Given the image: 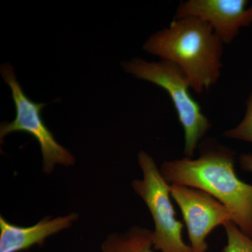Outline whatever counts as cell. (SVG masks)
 Segmentation results:
<instances>
[{
    "label": "cell",
    "instance_id": "9c48e42d",
    "mask_svg": "<svg viewBox=\"0 0 252 252\" xmlns=\"http://www.w3.org/2000/svg\"><path fill=\"white\" fill-rule=\"evenodd\" d=\"M152 233L132 226L122 233H109L101 244V252H154Z\"/></svg>",
    "mask_w": 252,
    "mask_h": 252
},
{
    "label": "cell",
    "instance_id": "8992f818",
    "mask_svg": "<svg viewBox=\"0 0 252 252\" xmlns=\"http://www.w3.org/2000/svg\"><path fill=\"white\" fill-rule=\"evenodd\" d=\"M170 193L183 215L192 252H207L209 234L218 225L233 221L230 210L200 189L172 185Z\"/></svg>",
    "mask_w": 252,
    "mask_h": 252
},
{
    "label": "cell",
    "instance_id": "30bf717a",
    "mask_svg": "<svg viewBox=\"0 0 252 252\" xmlns=\"http://www.w3.org/2000/svg\"><path fill=\"white\" fill-rule=\"evenodd\" d=\"M223 226L227 243L222 252H252V239L243 233L233 220L227 222Z\"/></svg>",
    "mask_w": 252,
    "mask_h": 252
},
{
    "label": "cell",
    "instance_id": "5b68a950",
    "mask_svg": "<svg viewBox=\"0 0 252 252\" xmlns=\"http://www.w3.org/2000/svg\"><path fill=\"white\" fill-rule=\"evenodd\" d=\"M5 82L9 85L16 107V118L11 122H2L0 126L1 144L4 137L11 132H23L34 137L40 146L42 154L44 173L49 175L54 172L56 165L72 166L75 158L69 150L64 148L55 139L52 132L44 124L41 112L45 103L33 102L23 92L16 79L14 68L10 64H4L0 69Z\"/></svg>",
    "mask_w": 252,
    "mask_h": 252
},
{
    "label": "cell",
    "instance_id": "7a4b0ae2",
    "mask_svg": "<svg viewBox=\"0 0 252 252\" xmlns=\"http://www.w3.org/2000/svg\"><path fill=\"white\" fill-rule=\"evenodd\" d=\"M224 45L205 21L185 17L174 18L168 27L151 36L143 49L180 67L192 90L201 94L220 79Z\"/></svg>",
    "mask_w": 252,
    "mask_h": 252
},
{
    "label": "cell",
    "instance_id": "277c9868",
    "mask_svg": "<svg viewBox=\"0 0 252 252\" xmlns=\"http://www.w3.org/2000/svg\"><path fill=\"white\" fill-rule=\"evenodd\" d=\"M142 180L132 181L134 191L148 207L154 223L152 241L160 252H192L182 238L184 224L176 219L170 200V185L162 177L152 157L144 151L138 154Z\"/></svg>",
    "mask_w": 252,
    "mask_h": 252
},
{
    "label": "cell",
    "instance_id": "52a82bcc",
    "mask_svg": "<svg viewBox=\"0 0 252 252\" xmlns=\"http://www.w3.org/2000/svg\"><path fill=\"white\" fill-rule=\"evenodd\" d=\"M247 0H187L174 18H198L211 27L224 44L234 41L240 29L252 23V5Z\"/></svg>",
    "mask_w": 252,
    "mask_h": 252
},
{
    "label": "cell",
    "instance_id": "ba28073f",
    "mask_svg": "<svg viewBox=\"0 0 252 252\" xmlns=\"http://www.w3.org/2000/svg\"><path fill=\"white\" fill-rule=\"evenodd\" d=\"M79 219L76 212L64 216L46 217L31 226H21L0 216V252H21L35 245L43 246L46 239L69 229Z\"/></svg>",
    "mask_w": 252,
    "mask_h": 252
},
{
    "label": "cell",
    "instance_id": "7c38bea8",
    "mask_svg": "<svg viewBox=\"0 0 252 252\" xmlns=\"http://www.w3.org/2000/svg\"><path fill=\"white\" fill-rule=\"evenodd\" d=\"M239 163L243 170L252 172V154H241L239 157Z\"/></svg>",
    "mask_w": 252,
    "mask_h": 252
},
{
    "label": "cell",
    "instance_id": "8fae6325",
    "mask_svg": "<svg viewBox=\"0 0 252 252\" xmlns=\"http://www.w3.org/2000/svg\"><path fill=\"white\" fill-rule=\"evenodd\" d=\"M227 138L246 141L252 143V94L247 102V110L242 122L236 127L225 131Z\"/></svg>",
    "mask_w": 252,
    "mask_h": 252
},
{
    "label": "cell",
    "instance_id": "3957f363",
    "mask_svg": "<svg viewBox=\"0 0 252 252\" xmlns=\"http://www.w3.org/2000/svg\"><path fill=\"white\" fill-rule=\"evenodd\" d=\"M123 67L126 72L152 83L168 94L185 132V157L191 158L212 124L190 94L191 85L187 75L176 64L163 60L147 62L134 59L124 63Z\"/></svg>",
    "mask_w": 252,
    "mask_h": 252
},
{
    "label": "cell",
    "instance_id": "6da1fadb",
    "mask_svg": "<svg viewBox=\"0 0 252 252\" xmlns=\"http://www.w3.org/2000/svg\"><path fill=\"white\" fill-rule=\"evenodd\" d=\"M235 162L232 149L208 140L202 144L198 158L164 162L160 171L170 185L200 189L216 198L230 210L242 232L252 239V185L239 178Z\"/></svg>",
    "mask_w": 252,
    "mask_h": 252
}]
</instances>
